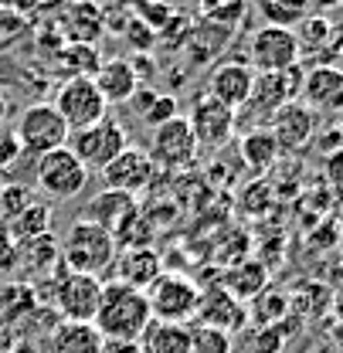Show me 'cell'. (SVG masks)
I'll return each instance as SVG.
<instances>
[{"label": "cell", "mask_w": 343, "mask_h": 353, "mask_svg": "<svg viewBox=\"0 0 343 353\" xmlns=\"http://www.w3.org/2000/svg\"><path fill=\"white\" fill-rule=\"evenodd\" d=\"M35 180L48 197L68 201L88 187V170L68 146H61V150H51L35 160Z\"/></svg>", "instance_id": "cell-8"}, {"label": "cell", "mask_w": 343, "mask_h": 353, "mask_svg": "<svg viewBox=\"0 0 343 353\" xmlns=\"http://www.w3.org/2000/svg\"><path fill=\"white\" fill-rule=\"evenodd\" d=\"M293 31H296V41H300V58L302 54H330V51L343 48L340 38L333 34V24L326 21V14H309Z\"/></svg>", "instance_id": "cell-24"}, {"label": "cell", "mask_w": 343, "mask_h": 353, "mask_svg": "<svg viewBox=\"0 0 343 353\" xmlns=\"http://www.w3.org/2000/svg\"><path fill=\"white\" fill-rule=\"evenodd\" d=\"M221 285H224L235 299H242V303L248 306L262 289H268V272H265L262 262H238L235 268L224 272Z\"/></svg>", "instance_id": "cell-26"}, {"label": "cell", "mask_w": 343, "mask_h": 353, "mask_svg": "<svg viewBox=\"0 0 343 353\" xmlns=\"http://www.w3.org/2000/svg\"><path fill=\"white\" fill-rule=\"evenodd\" d=\"M190 333V353H235V336L221 333L204 323H187Z\"/></svg>", "instance_id": "cell-32"}, {"label": "cell", "mask_w": 343, "mask_h": 353, "mask_svg": "<svg viewBox=\"0 0 343 353\" xmlns=\"http://www.w3.org/2000/svg\"><path fill=\"white\" fill-rule=\"evenodd\" d=\"M289 309H293V296L268 285V289H262L255 299L248 303V323H255V330H262V326H282Z\"/></svg>", "instance_id": "cell-27"}, {"label": "cell", "mask_w": 343, "mask_h": 353, "mask_svg": "<svg viewBox=\"0 0 343 353\" xmlns=\"http://www.w3.org/2000/svg\"><path fill=\"white\" fill-rule=\"evenodd\" d=\"M68 136H72V130L65 126V119L58 116V109L51 102H31L21 112L17 130H14V139H17L21 153H31L35 160L51 153V150L68 146Z\"/></svg>", "instance_id": "cell-5"}, {"label": "cell", "mask_w": 343, "mask_h": 353, "mask_svg": "<svg viewBox=\"0 0 343 353\" xmlns=\"http://www.w3.org/2000/svg\"><path fill=\"white\" fill-rule=\"evenodd\" d=\"M102 180H106V187L109 190H123V194H133V197H139L143 190H150L153 187V180H157V167H153V160H150V153L146 150H139V146H126L106 170H102Z\"/></svg>", "instance_id": "cell-14"}, {"label": "cell", "mask_w": 343, "mask_h": 353, "mask_svg": "<svg viewBox=\"0 0 343 353\" xmlns=\"http://www.w3.org/2000/svg\"><path fill=\"white\" fill-rule=\"evenodd\" d=\"M150 303L146 292L129 289L123 282H102V303L95 312V330L109 340V343H136L143 336V330L150 326Z\"/></svg>", "instance_id": "cell-1"}, {"label": "cell", "mask_w": 343, "mask_h": 353, "mask_svg": "<svg viewBox=\"0 0 343 353\" xmlns=\"http://www.w3.org/2000/svg\"><path fill=\"white\" fill-rule=\"evenodd\" d=\"M326 21L333 24V34L340 38V44H343V0L337 3V7H330V14H326Z\"/></svg>", "instance_id": "cell-40"}, {"label": "cell", "mask_w": 343, "mask_h": 353, "mask_svg": "<svg viewBox=\"0 0 343 353\" xmlns=\"http://www.w3.org/2000/svg\"><path fill=\"white\" fill-rule=\"evenodd\" d=\"M119 255L116 238L92 224V221L75 218L68 224L65 238H61V265L68 272H82V275H95L102 279V272H112V262Z\"/></svg>", "instance_id": "cell-2"}, {"label": "cell", "mask_w": 343, "mask_h": 353, "mask_svg": "<svg viewBox=\"0 0 343 353\" xmlns=\"http://www.w3.org/2000/svg\"><path fill=\"white\" fill-rule=\"evenodd\" d=\"M194 323H204V326H215L221 333L235 336L248 326V306L242 299H235L221 282L201 289V303H197V316Z\"/></svg>", "instance_id": "cell-13"}, {"label": "cell", "mask_w": 343, "mask_h": 353, "mask_svg": "<svg viewBox=\"0 0 343 353\" xmlns=\"http://www.w3.org/2000/svg\"><path fill=\"white\" fill-rule=\"evenodd\" d=\"M300 102L309 105L316 116H343V68L316 65L302 75Z\"/></svg>", "instance_id": "cell-15"}, {"label": "cell", "mask_w": 343, "mask_h": 353, "mask_svg": "<svg viewBox=\"0 0 343 353\" xmlns=\"http://www.w3.org/2000/svg\"><path fill=\"white\" fill-rule=\"evenodd\" d=\"M17 265L28 272V279H38L48 282L58 268H61V241L48 231L41 238H31V241H21L17 245Z\"/></svg>", "instance_id": "cell-20"}, {"label": "cell", "mask_w": 343, "mask_h": 353, "mask_svg": "<svg viewBox=\"0 0 343 353\" xmlns=\"http://www.w3.org/2000/svg\"><path fill=\"white\" fill-rule=\"evenodd\" d=\"M136 347L139 353H190V333H187V326L150 319V326L143 330Z\"/></svg>", "instance_id": "cell-25"}, {"label": "cell", "mask_w": 343, "mask_h": 353, "mask_svg": "<svg viewBox=\"0 0 343 353\" xmlns=\"http://www.w3.org/2000/svg\"><path fill=\"white\" fill-rule=\"evenodd\" d=\"M139 211V197H133V194H123V190H99L95 197H88L86 211L79 214L82 221H92V224H99V228H106L109 234H116L123 224H126L133 214Z\"/></svg>", "instance_id": "cell-19"}, {"label": "cell", "mask_w": 343, "mask_h": 353, "mask_svg": "<svg viewBox=\"0 0 343 353\" xmlns=\"http://www.w3.org/2000/svg\"><path fill=\"white\" fill-rule=\"evenodd\" d=\"M286 347V330L282 326H262L252 333V350L255 353H279Z\"/></svg>", "instance_id": "cell-34"}, {"label": "cell", "mask_w": 343, "mask_h": 353, "mask_svg": "<svg viewBox=\"0 0 343 353\" xmlns=\"http://www.w3.org/2000/svg\"><path fill=\"white\" fill-rule=\"evenodd\" d=\"M248 65L255 72H289L300 65V41L289 28H258L248 38Z\"/></svg>", "instance_id": "cell-10"}, {"label": "cell", "mask_w": 343, "mask_h": 353, "mask_svg": "<svg viewBox=\"0 0 343 353\" xmlns=\"http://www.w3.org/2000/svg\"><path fill=\"white\" fill-rule=\"evenodd\" d=\"M28 204H31V197L24 194V187H0V214L7 221L21 214Z\"/></svg>", "instance_id": "cell-35"}, {"label": "cell", "mask_w": 343, "mask_h": 353, "mask_svg": "<svg viewBox=\"0 0 343 353\" xmlns=\"http://www.w3.org/2000/svg\"><path fill=\"white\" fill-rule=\"evenodd\" d=\"M337 214H340V221H343V190L337 194Z\"/></svg>", "instance_id": "cell-44"}, {"label": "cell", "mask_w": 343, "mask_h": 353, "mask_svg": "<svg viewBox=\"0 0 343 353\" xmlns=\"http://www.w3.org/2000/svg\"><path fill=\"white\" fill-rule=\"evenodd\" d=\"M0 268H17V245L7 228H0Z\"/></svg>", "instance_id": "cell-38"}, {"label": "cell", "mask_w": 343, "mask_h": 353, "mask_svg": "<svg viewBox=\"0 0 343 353\" xmlns=\"http://www.w3.org/2000/svg\"><path fill=\"white\" fill-rule=\"evenodd\" d=\"M330 306H333V312H337V319L343 323V292L340 296H333V303H330Z\"/></svg>", "instance_id": "cell-43"}, {"label": "cell", "mask_w": 343, "mask_h": 353, "mask_svg": "<svg viewBox=\"0 0 343 353\" xmlns=\"http://www.w3.org/2000/svg\"><path fill=\"white\" fill-rule=\"evenodd\" d=\"M146 303H150V316L157 323H173V326H187L197 316V303H201V285L190 275L180 272H164L150 289H146Z\"/></svg>", "instance_id": "cell-4"}, {"label": "cell", "mask_w": 343, "mask_h": 353, "mask_svg": "<svg viewBox=\"0 0 343 353\" xmlns=\"http://www.w3.org/2000/svg\"><path fill=\"white\" fill-rule=\"evenodd\" d=\"M58 65L65 68L68 79H95L102 58H99V51L92 44H72V48H65L58 54Z\"/></svg>", "instance_id": "cell-31"}, {"label": "cell", "mask_w": 343, "mask_h": 353, "mask_svg": "<svg viewBox=\"0 0 343 353\" xmlns=\"http://www.w3.org/2000/svg\"><path fill=\"white\" fill-rule=\"evenodd\" d=\"M112 238H116L119 248H150V241H153V221L146 218L143 211H136Z\"/></svg>", "instance_id": "cell-33"}, {"label": "cell", "mask_w": 343, "mask_h": 353, "mask_svg": "<svg viewBox=\"0 0 343 353\" xmlns=\"http://www.w3.org/2000/svg\"><path fill=\"white\" fill-rule=\"evenodd\" d=\"M51 105L58 109V116L65 119V126L72 132L88 130L109 116V102L102 99L95 79H65L55 92Z\"/></svg>", "instance_id": "cell-6"}, {"label": "cell", "mask_w": 343, "mask_h": 353, "mask_svg": "<svg viewBox=\"0 0 343 353\" xmlns=\"http://www.w3.org/2000/svg\"><path fill=\"white\" fill-rule=\"evenodd\" d=\"M38 296H51L48 303L55 312L68 323H92L99 303H102V279L82 275V272H68L65 265L44 282L41 289H35Z\"/></svg>", "instance_id": "cell-3"}, {"label": "cell", "mask_w": 343, "mask_h": 353, "mask_svg": "<svg viewBox=\"0 0 343 353\" xmlns=\"http://www.w3.org/2000/svg\"><path fill=\"white\" fill-rule=\"evenodd\" d=\"M133 102H136V112H139V119H143L146 130H157V126L170 123L173 116H177V99L173 95H153V92H143L139 95L136 92Z\"/></svg>", "instance_id": "cell-30"}, {"label": "cell", "mask_w": 343, "mask_h": 353, "mask_svg": "<svg viewBox=\"0 0 343 353\" xmlns=\"http://www.w3.org/2000/svg\"><path fill=\"white\" fill-rule=\"evenodd\" d=\"M323 136H326V139H316V150H320L323 157H330V153L343 150V126H333V130H326Z\"/></svg>", "instance_id": "cell-39"}, {"label": "cell", "mask_w": 343, "mask_h": 353, "mask_svg": "<svg viewBox=\"0 0 343 353\" xmlns=\"http://www.w3.org/2000/svg\"><path fill=\"white\" fill-rule=\"evenodd\" d=\"M258 14L265 17V24H272V28H296L302 24L306 17H309V7H313V0H255Z\"/></svg>", "instance_id": "cell-29"}, {"label": "cell", "mask_w": 343, "mask_h": 353, "mask_svg": "<svg viewBox=\"0 0 343 353\" xmlns=\"http://www.w3.org/2000/svg\"><path fill=\"white\" fill-rule=\"evenodd\" d=\"M268 130L279 139V150L282 153H300V150H306L316 139V112L309 105H302L300 99H293L289 105H282L272 116Z\"/></svg>", "instance_id": "cell-17"}, {"label": "cell", "mask_w": 343, "mask_h": 353, "mask_svg": "<svg viewBox=\"0 0 343 353\" xmlns=\"http://www.w3.org/2000/svg\"><path fill=\"white\" fill-rule=\"evenodd\" d=\"M129 146V136L126 130L116 123V119H102V123H95V126H88V130H79L68 136V150L86 163V170H106L123 150Z\"/></svg>", "instance_id": "cell-7"}, {"label": "cell", "mask_w": 343, "mask_h": 353, "mask_svg": "<svg viewBox=\"0 0 343 353\" xmlns=\"http://www.w3.org/2000/svg\"><path fill=\"white\" fill-rule=\"evenodd\" d=\"M320 3H323V7H337L340 0H320Z\"/></svg>", "instance_id": "cell-45"}, {"label": "cell", "mask_w": 343, "mask_h": 353, "mask_svg": "<svg viewBox=\"0 0 343 353\" xmlns=\"http://www.w3.org/2000/svg\"><path fill=\"white\" fill-rule=\"evenodd\" d=\"M252 82H255V68L248 61H224L208 75L204 95L238 112V109H245V102L252 95Z\"/></svg>", "instance_id": "cell-16"}, {"label": "cell", "mask_w": 343, "mask_h": 353, "mask_svg": "<svg viewBox=\"0 0 343 353\" xmlns=\"http://www.w3.org/2000/svg\"><path fill=\"white\" fill-rule=\"evenodd\" d=\"M10 353H44V350H41V347H35V343H17Z\"/></svg>", "instance_id": "cell-41"}, {"label": "cell", "mask_w": 343, "mask_h": 353, "mask_svg": "<svg viewBox=\"0 0 343 353\" xmlns=\"http://www.w3.org/2000/svg\"><path fill=\"white\" fill-rule=\"evenodd\" d=\"M150 146H146V153H150V160H153V167H167V170H177V167H190L194 163V157H197V139H194V130H190V123H187V116H173L170 123H164V126H157V130H150Z\"/></svg>", "instance_id": "cell-11"}, {"label": "cell", "mask_w": 343, "mask_h": 353, "mask_svg": "<svg viewBox=\"0 0 343 353\" xmlns=\"http://www.w3.org/2000/svg\"><path fill=\"white\" fill-rule=\"evenodd\" d=\"M323 174H326V183L333 187V194H340L343 190V150H337V153H330V157H326Z\"/></svg>", "instance_id": "cell-36"}, {"label": "cell", "mask_w": 343, "mask_h": 353, "mask_svg": "<svg viewBox=\"0 0 343 353\" xmlns=\"http://www.w3.org/2000/svg\"><path fill=\"white\" fill-rule=\"evenodd\" d=\"M302 72L300 65L289 68V72H255V82H252V95L245 102V109L255 116L258 123H272V116L289 105L293 99H300L302 88Z\"/></svg>", "instance_id": "cell-9"}, {"label": "cell", "mask_w": 343, "mask_h": 353, "mask_svg": "<svg viewBox=\"0 0 343 353\" xmlns=\"http://www.w3.org/2000/svg\"><path fill=\"white\" fill-rule=\"evenodd\" d=\"M95 85L102 92V99L109 105H123V102H133V95L139 92V75L133 72L129 58H112V61H102L99 72H95Z\"/></svg>", "instance_id": "cell-21"}, {"label": "cell", "mask_w": 343, "mask_h": 353, "mask_svg": "<svg viewBox=\"0 0 343 353\" xmlns=\"http://www.w3.org/2000/svg\"><path fill=\"white\" fill-rule=\"evenodd\" d=\"M238 153H242L245 167H252L255 174H268V170L279 163V157H282L279 139L272 136V130H268V126H255V130L242 132Z\"/></svg>", "instance_id": "cell-23"}, {"label": "cell", "mask_w": 343, "mask_h": 353, "mask_svg": "<svg viewBox=\"0 0 343 353\" xmlns=\"http://www.w3.org/2000/svg\"><path fill=\"white\" fill-rule=\"evenodd\" d=\"M106 336L95 330V323H55L51 330V353H102Z\"/></svg>", "instance_id": "cell-22"}, {"label": "cell", "mask_w": 343, "mask_h": 353, "mask_svg": "<svg viewBox=\"0 0 343 353\" xmlns=\"http://www.w3.org/2000/svg\"><path fill=\"white\" fill-rule=\"evenodd\" d=\"M7 112H10V102H7V95H0V126L7 123Z\"/></svg>", "instance_id": "cell-42"}, {"label": "cell", "mask_w": 343, "mask_h": 353, "mask_svg": "<svg viewBox=\"0 0 343 353\" xmlns=\"http://www.w3.org/2000/svg\"><path fill=\"white\" fill-rule=\"evenodd\" d=\"M21 157V146H17V139H14V132H3L0 130V174L14 163Z\"/></svg>", "instance_id": "cell-37"}, {"label": "cell", "mask_w": 343, "mask_h": 353, "mask_svg": "<svg viewBox=\"0 0 343 353\" xmlns=\"http://www.w3.org/2000/svg\"><path fill=\"white\" fill-rule=\"evenodd\" d=\"M160 275H164V259L157 248H119L112 262V279L139 292H146Z\"/></svg>", "instance_id": "cell-18"}, {"label": "cell", "mask_w": 343, "mask_h": 353, "mask_svg": "<svg viewBox=\"0 0 343 353\" xmlns=\"http://www.w3.org/2000/svg\"><path fill=\"white\" fill-rule=\"evenodd\" d=\"M48 231H51V208L38 204V201H31L21 214H14V218L7 221V234L14 238V245L31 241V238H41Z\"/></svg>", "instance_id": "cell-28"}, {"label": "cell", "mask_w": 343, "mask_h": 353, "mask_svg": "<svg viewBox=\"0 0 343 353\" xmlns=\"http://www.w3.org/2000/svg\"><path fill=\"white\" fill-rule=\"evenodd\" d=\"M187 123H190V130H194L197 146L217 150V146H224V143L235 136L238 112L228 109V105H221V102H215V99H208V95L201 92L197 102H194V109H190V116H187Z\"/></svg>", "instance_id": "cell-12"}]
</instances>
